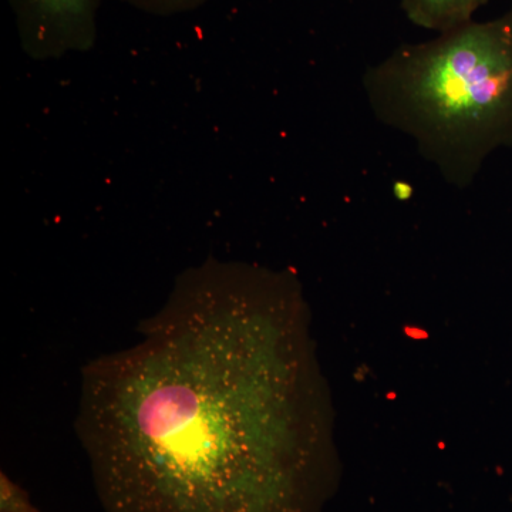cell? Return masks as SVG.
<instances>
[{
  "label": "cell",
  "instance_id": "6da1fadb",
  "mask_svg": "<svg viewBox=\"0 0 512 512\" xmlns=\"http://www.w3.org/2000/svg\"><path fill=\"white\" fill-rule=\"evenodd\" d=\"M256 271L177 279L136 345L84 369L77 434L103 512H312L305 464L255 436Z\"/></svg>",
  "mask_w": 512,
  "mask_h": 512
},
{
  "label": "cell",
  "instance_id": "7a4b0ae2",
  "mask_svg": "<svg viewBox=\"0 0 512 512\" xmlns=\"http://www.w3.org/2000/svg\"><path fill=\"white\" fill-rule=\"evenodd\" d=\"M363 89L383 126L409 137L448 185L470 187L512 147V6L397 47L366 70Z\"/></svg>",
  "mask_w": 512,
  "mask_h": 512
},
{
  "label": "cell",
  "instance_id": "3957f363",
  "mask_svg": "<svg viewBox=\"0 0 512 512\" xmlns=\"http://www.w3.org/2000/svg\"><path fill=\"white\" fill-rule=\"evenodd\" d=\"M20 45L33 60L92 50L103 0H9Z\"/></svg>",
  "mask_w": 512,
  "mask_h": 512
},
{
  "label": "cell",
  "instance_id": "277c9868",
  "mask_svg": "<svg viewBox=\"0 0 512 512\" xmlns=\"http://www.w3.org/2000/svg\"><path fill=\"white\" fill-rule=\"evenodd\" d=\"M488 0H400L410 22L434 32H447L474 20Z\"/></svg>",
  "mask_w": 512,
  "mask_h": 512
},
{
  "label": "cell",
  "instance_id": "5b68a950",
  "mask_svg": "<svg viewBox=\"0 0 512 512\" xmlns=\"http://www.w3.org/2000/svg\"><path fill=\"white\" fill-rule=\"evenodd\" d=\"M141 12L156 16H173L192 12L210 0H121Z\"/></svg>",
  "mask_w": 512,
  "mask_h": 512
},
{
  "label": "cell",
  "instance_id": "8992f818",
  "mask_svg": "<svg viewBox=\"0 0 512 512\" xmlns=\"http://www.w3.org/2000/svg\"><path fill=\"white\" fill-rule=\"evenodd\" d=\"M0 512H40L30 503L28 494L2 474Z\"/></svg>",
  "mask_w": 512,
  "mask_h": 512
},
{
  "label": "cell",
  "instance_id": "52a82bcc",
  "mask_svg": "<svg viewBox=\"0 0 512 512\" xmlns=\"http://www.w3.org/2000/svg\"><path fill=\"white\" fill-rule=\"evenodd\" d=\"M413 190L407 183H396L394 184V194H402L403 198L409 197Z\"/></svg>",
  "mask_w": 512,
  "mask_h": 512
}]
</instances>
